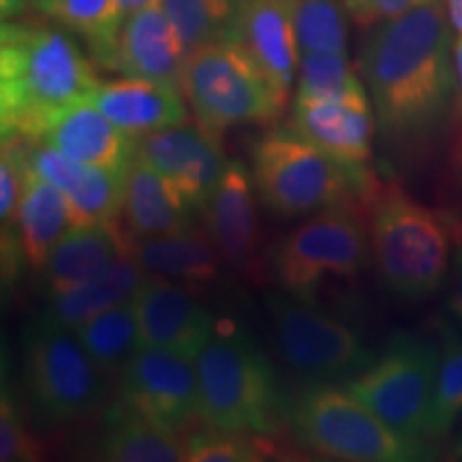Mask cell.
Listing matches in <instances>:
<instances>
[{
  "mask_svg": "<svg viewBox=\"0 0 462 462\" xmlns=\"http://www.w3.org/2000/svg\"><path fill=\"white\" fill-rule=\"evenodd\" d=\"M360 69L385 142L420 150L454 107L452 24L441 0L379 22L364 39Z\"/></svg>",
  "mask_w": 462,
  "mask_h": 462,
  "instance_id": "obj_1",
  "label": "cell"
},
{
  "mask_svg": "<svg viewBox=\"0 0 462 462\" xmlns=\"http://www.w3.org/2000/svg\"><path fill=\"white\" fill-rule=\"evenodd\" d=\"M97 84L90 60L69 32L5 20L0 37L3 140L42 142L54 116L88 99Z\"/></svg>",
  "mask_w": 462,
  "mask_h": 462,
  "instance_id": "obj_2",
  "label": "cell"
},
{
  "mask_svg": "<svg viewBox=\"0 0 462 462\" xmlns=\"http://www.w3.org/2000/svg\"><path fill=\"white\" fill-rule=\"evenodd\" d=\"M452 221L409 198L398 187L381 189L371 206V251L379 281L392 296H432L449 270Z\"/></svg>",
  "mask_w": 462,
  "mask_h": 462,
  "instance_id": "obj_3",
  "label": "cell"
},
{
  "mask_svg": "<svg viewBox=\"0 0 462 462\" xmlns=\"http://www.w3.org/2000/svg\"><path fill=\"white\" fill-rule=\"evenodd\" d=\"M199 420L210 429L268 435L281 426L282 394L265 356L242 330H217L198 360Z\"/></svg>",
  "mask_w": 462,
  "mask_h": 462,
  "instance_id": "obj_4",
  "label": "cell"
},
{
  "mask_svg": "<svg viewBox=\"0 0 462 462\" xmlns=\"http://www.w3.org/2000/svg\"><path fill=\"white\" fill-rule=\"evenodd\" d=\"M251 176L262 206L282 218L310 217L368 190L362 165L332 157L291 129L257 142Z\"/></svg>",
  "mask_w": 462,
  "mask_h": 462,
  "instance_id": "obj_5",
  "label": "cell"
},
{
  "mask_svg": "<svg viewBox=\"0 0 462 462\" xmlns=\"http://www.w3.org/2000/svg\"><path fill=\"white\" fill-rule=\"evenodd\" d=\"M180 90L198 123L215 135L240 125L270 123L282 109L270 79L238 37L189 51Z\"/></svg>",
  "mask_w": 462,
  "mask_h": 462,
  "instance_id": "obj_6",
  "label": "cell"
},
{
  "mask_svg": "<svg viewBox=\"0 0 462 462\" xmlns=\"http://www.w3.org/2000/svg\"><path fill=\"white\" fill-rule=\"evenodd\" d=\"M298 441L334 460L404 462L424 458L420 439L392 430L349 390L309 385L289 413Z\"/></svg>",
  "mask_w": 462,
  "mask_h": 462,
  "instance_id": "obj_7",
  "label": "cell"
},
{
  "mask_svg": "<svg viewBox=\"0 0 462 462\" xmlns=\"http://www.w3.org/2000/svg\"><path fill=\"white\" fill-rule=\"evenodd\" d=\"M24 377L31 401L48 421L97 413L107 398V373L92 360L73 328L37 317L24 330Z\"/></svg>",
  "mask_w": 462,
  "mask_h": 462,
  "instance_id": "obj_8",
  "label": "cell"
},
{
  "mask_svg": "<svg viewBox=\"0 0 462 462\" xmlns=\"http://www.w3.org/2000/svg\"><path fill=\"white\" fill-rule=\"evenodd\" d=\"M273 343L287 371L309 385L351 381L371 366L374 356L360 334L298 296L270 293Z\"/></svg>",
  "mask_w": 462,
  "mask_h": 462,
  "instance_id": "obj_9",
  "label": "cell"
},
{
  "mask_svg": "<svg viewBox=\"0 0 462 462\" xmlns=\"http://www.w3.org/2000/svg\"><path fill=\"white\" fill-rule=\"evenodd\" d=\"M439 351L415 334H396L385 354L346 381V390L407 439L429 435Z\"/></svg>",
  "mask_w": 462,
  "mask_h": 462,
  "instance_id": "obj_10",
  "label": "cell"
},
{
  "mask_svg": "<svg viewBox=\"0 0 462 462\" xmlns=\"http://www.w3.org/2000/svg\"><path fill=\"white\" fill-rule=\"evenodd\" d=\"M371 257V234L343 204L315 212L285 236L274 251V273L282 291L309 302L323 279H354Z\"/></svg>",
  "mask_w": 462,
  "mask_h": 462,
  "instance_id": "obj_11",
  "label": "cell"
},
{
  "mask_svg": "<svg viewBox=\"0 0 462 462\" xmlns=\"http://www.w3.org/2000/svg\"><path fill=\"white\" fill-rule=\"evenodd\" d=\"M118 392L131 411L178 435L199 418L195 360L176 351L142 345L120 368Z\"/></svg>",
  "mask_w": 462,
  "mask_h": 462,
  "instance_id": "obj_12",
  "label": "cell"
},
{
  "mask_svg": "<svg viewBox=\"0 0 462 462\" xmlns=\"http://www.w3.org/2000/svg\"><path fill=\"white\" fill-rule=\"evenodd\" d=\"M135 152L157 167L195 212L204 210L227 167L218 135L199 123H180L137 137Z\"/></svg>",
  "mask_w": 462,
  "mask_h": 462,
  "instance_id": "obj_13",
  "label": "cell"
},
{
  "mask_svg": "<svg viewBox=\"0 0 462 462\" xmlns=\"http://www.w3.org/2000/svg\"><path fill=\"white\" fill-rule=\"evenodd\" d=\"M257 199L255 184L246 167L240 161H227L215 193L201 210L206 234L223 263L246 276H255L262 270L263 234Z\"/></svg>",
  "mask_w": 462,
  "mask_h": 462,
  "instance_id": "obj_14",
  "label": "cell"
},
{
  "mask_svg": "<svg viewBox=\"0 0 462 462\" xmlns=\"http://www.w3.org/2000/svg\"><path fill=\"white\" fill-rule=\"evenodd\" d=\"M142 345L161 346L198 360L217 323L195 287L148 274L135 296Z\"/></svg>",
  "mask_w": 462,
  "mask_h": 462,
  "instance_id": "obj_15",
  "label": "cell"
},
{
  "mask_svg": "<svg viewBox=\"0 0 462 462\" xmlns=\"http://www.w3.org/2000/svg\"><path fill=\"white\" fill-rule=\"evenodd\" d=\"M374 109L364 86L323 99L293 101L291 131L345 163L364 165L373 154Z\"/></svg>",
  "mask_w": 462,
  "mask_h": 462,
  "instance_id": "obj_16",
  "label": "cell"
},
{
  "mask_svg": "<svg viewBox=\"0 0 462 462\" xmlns=\"http://www.w3.org/2000/svg\"><path fill=\"white\" fill-rule=\"evenodd\" d=\"M71 227L73 217L65 193L31 171L15 221L3 229L5 279L7 274L14 276L20 265L42 270L50 253Z\"/></svg>",
  "mask_w": 462,
  "mask_h": 462,
  "instance_id": "obj_17",
  "label": "cell"
},
{
  "mask_svg": "<svg viewBox=\"0 0 462 462\" xmlns=\"http://www.w3.org/2000/svg\"><path fill=\"white\" fill-rule=\"evenodd\" d=\"M187 48L163 5H150L125 20L118 39L116 71L180 90ZM182 92V90H180Z\"/></svg>",
  "mask_w": 462,
  "mask_h": 462,
  "instance_id": "obj_18",
  "label": "cell"
},
{
  "mask_svg": "<svg viewBox=\"0 0 462 462\" xmlns=\"http://www.w3.org/2000/svg\"><path fill=\"white\" fill-rule=\"evenodd\" d=\"M236 37L285 103L298 78V45L291 0H240Z\"/></svg>",
  "mask_w": 462,
  "mask_h": 462,
  "instance_id": "obj_19",
  "label": "cell"
},
{
  "mask_svg": "<svg viewBox=\"0 0 462 462\" xmlns=\"http://www.w3.org/2000/svg\"><path fill=\"white\" fill-rule=\"evenodd\" d=\"M42 142H48L73 161L106 170H126L135 152V140L88 99L58 112Z\"/></svg>",
  "mask_w": 462,
  "mask_h": 462,
  "instance_id": "obj_20",
  "label": "cell"
},
{
  "mask_svg": "<svg viewBox=\"0 0 462 462\" xmlns=\"http://www.w3.org/2000/svg\"><path fill=\"white\" fill-rule=\"evenodd\" d=\"M131 234L120 229L118 221L101 225H73L43 263L42 285L45 296H58L82 285L106 270L109 263L129 253Z\"/></svg>",
  "mask_w": 462,
  "mask_h": 462,
  "instance_id": "obj_21",
  "label": "cell"
},
{
  "mask_svg": "<svg viewBox=\"0 0 462 462\" xmlns=\"http://www.w3.org/2000/svg\"><path fill=\"white\" fill-rule=\"evenodd\" d=\"M123 215L131 236H165L195 227V210L142 154L133 152L125 178Z\"/></svg>",
  "mask_w": 462,
  "mask_h": 462,
  "instance_id": "obj_22",
  "label": "cell"
},
{
  "mask_svg": "<svg viewBox=\"0 0 462 462\" xmlns=\"http://www.w3.org/2000/svg\"><path fill=\"white\" fill-rule=\"evenodd\" d=\"M95 103L112 123L133 140L167 126L187 123V107L180 90L146 79L125 78L116 82H99L90 92Z\"/></svg>",
  "mask_w": 462,
  "mask_h": 462,
  "instance_id": "obj_23",
  "label": "cell"
},
{
  "mask_svg": "<svg viewBox=\"0 0 462 462\" xmlns=\"http://www.w3.org/2000/svg\"><path fill=\"white\" fill-rule=\"evenodd\" d=\"M129 253L148 274L198 287L217 281L223 259L206 229L190 227L165 236H131Z\"/></svg>",
  "mask_w": 462,
  "mask_h": 462,
  "instance_id": "obj_24",
  "label": "cell"
},
{
  "mask_svg": "<svg viewBox=\"0 0 462 462\" xmlns=\"http://www.w3.org/2000/svg\"><path fill=\"white\" fill-rule=\"evenodd\" d=\"M146 279V270L137 263V259L131 253H126L114 263H109L106 270H101L99 274L84 281L82 285L48 298L43 315L65 323L69 328H75L92 319V317L101 315L103 310L129 302L137 296Z\"/></svg>",
  "mask_w": 462,
  "mask_h": 462,
  "instance_id": "obj_25",
  "label": "cell"
},
{
  "mask_svg": "<svg viewBox=\"0 0 462 462\" xmlns=\"http://www.w3.org/2000/svg\"><path fill=\"white\" fill-rule=\"evenodd\" d=\"M99 452L103 460L112 462H178L187 460V439L118 401L107 413Z\"/></svg>",
  "mask_w": 462,
  "mask_h": 462,
  "instance_id": "obj_26",
  "label": "cell"
},
{
  "mask_svg": "<svg viewBox=\"0 0 462 462\" xmlns=\"http://www.w3.org/2000/svg\"><path fill=\"white\" fill-rule=\"evenodd\" d=\"M51 17L82 39L97 65L116 71L118 39L126 20L118 0H60Z\"/></svg>",
  "mask_w": 462,
  "mask_h": 462,
  "instance_id": "obj_27",
  "label": "cell"
},
{
  "mask_svg": "<svg viewBox=\"0 0 462 462\" xmlns=\"http://www.w3.org/2000/svg\"><path fill=\"white\" fill-rule=\"evenodd\" d=\"M92 360L103 373H120L126 360L142 346L140 321H137L135 298L129 302L103 310L101 315L73 328Z\"/></svg>",
  "mask_w": 462,
  "mask_h": 462,
  "instance_id": "obj_28",
  "label": "cell"
},
{
  "mask_svg": "<svg viewBox=\"0 0 462 462\" xmlns=\"http://www.w3.org/2000/svg\"><path fill=\"white\" fill-rule=\"evenodd\" d=\"M126 170L82 165L71 184L62 190L71 208L73 225L118 221L125 204Z\"/></svg>",
  "mask_w": 462,
  "mask_h": 462,
  "instance_id": "obj_29",
  "label": "cell"
},
{
  "mask_svg": "<svg viewBox=\"0 0 462 462\" xmlns=\"http://www.w3.org/2000/svg\"><path fill=\"white\" fill-rule=\"evenodd\" d=\"M189 51L236 37L240 0H161Z\"/></svg>",
  "mask_w": 462,
  "mask_h": 462,
  "instance_id": "obj_30",
  "label": "cell"
},
{
  "mask_svg": "<svg viewBox=\"0 0 462 462\" xmlns=\"http://www.w3.org/2000/svg\"><path fill=\"white\" fill-rule=\"evenodd\" d=\"M293 31L300 54H346L345 0H291Z\"/></svg>",
  "mask_w": 462,
  "mask_h": 462,
  "instance_id": "obj_31",
  "label": "cell"
},
{
  "mask_svg": "<svg viewBox=\"0 0 462 462\" xmlns=\"http://www.w3.org/2000/svg\"><path fill=\"white\" fill-rule=\"evenodd\" d=\"M462 413V334L443 326L439 351L435 398H432L429 435L441 437L452 430Z\"/></svg>",
  "mask_w": 462,
  "mask_h": 462,
  "instance_id": "obj_32",
  "label": "cell"
},
{
  "mask_svg": "<svg viewBox=\"0 0 462 462\" xmlns=\"http://www.w3.org/2000/svg\"><path fill=\"white\" fill-rule=\"evenodd\" d=\"M276 452L279 448L257 432L210 429L187 437L190 462H257L273 458Z\"/></svg>",
  "mask_w": 462,
  "mask_h": 462,
  "instance_id": "obj_33",
  "label": "cell"
},
{
  "mask_svg": "<svg viewBox=\"0 0 462 462\" xmlns=\"http://www.w3.org/2000/svg\"><path fill=\"white\" fill-rule=\"evenodd\" d=\"M362 86L346 54H300L298 95L302 99L337 97Z\"/></svg>",
  "mask_w": 462,
  "mask_h": 462,
  "instance_id": "obj_34",
  "label": "cell"
},
{
  "mask_svg": "<svg viewBox=\"0 0 462 462\" xmlns=\"http://www.w3.org/2000/svg\"><path fill=\"white\" fill-rule=\"evenodd\" d=\"M43 449L37 437L26 429L20 407L14 396L3 390L0 401V460L3 462H32L42 460Z\"/></svg>",
  "mask_w": 462,
  "mask_h": 462,
  "instance_id": "obj_35",
  "label": "cell"
},
{
  "mask_svg": "<svg viewBox=\"0 0 462 462\" xmlns=\"http://www.w3.org/2000/svg\"><path fill=\"white\" fill-rule=\"evenodd\" d=\"M426 0H345L349 17L362 28H373L379 22L407 14Z\"/></svg>",
  "mask_w": 462,
  "mask_h": 462,
  "instance_id": "obj_36",
  "label": "cell"
},
{
  "mask_svg": "<svg viewBox=\"0 0 462 462\" xmlns=\"http://www.w3.org/2000/svg\"><path fill=\"white\" fill-rule=\"evenodd\" d=\"M448 310L454 317V321H458L462 328V240H458V251H456L452 287H449L448 296Z\"/></svg>",
  "mask_w": 462,
  "mask_h": 462,
  "instance_id": "obj_37",
  "label": "cell"
},
{
  "mask_svg": "<svg viewBox=\"0 0 462 462\" xmlns=\"http://www.w3.org/2000/svg\"><path fill=\"white\" fill-rule=\"evenodd\" d=\"M58 3H60V0H3V17L5 20H7V17L11 20V17L20 15L22 11H26L28 7L42 11L45 15H51Z\"/></svg>",
  "mask_w": 462,
  "mask_h": 462,
  "instance_id": "obj_38",
  "label": "cell"
},
{
  "mask_svg": "<svg viewBox=\"0 0 462 462\" xmlns=\"http://www.w3.org/2000/svg\"><path fill=\"white\" fill-rule=\"evenodd\" d=\"M454 75H456V90H454V116L462 125V37L454 42Z\"/></svg>",
  "mask_w": 462,
  "mask_h": 462,
  "instance_id": "obj_39",
  "label": "cell"
},
{
  "mask_svg": "<svg viewBox=\"0 0 462 462\" xmlns=\"http://www.w3.org/2000/svg\"><path fill=\"white\" fill-rule=\"evenodd\" d=\"M449 24L462 37V0H446Z\"/></svg>",
  "mask_w": 462,
  "mask_h": 462,
  "instance_id": "obj_40",
  "label": "cell"
},
{
  "mask_svg": "<svg viewBox=\"0 0 462 462\" xmlns=\"http://www.w3.org/2000/svg\"><path fill=\"white\" fill-rule=\"evenodd\" d=\"M161 0H118V7H120V14L125 17H129L133 14H137V11L150 7V5H157Z\"/></svg>",
  "mask_w": 462,
  "mask_h": 462,
  "instance_id": "obj_41",
  "label": "cell"
},
{
  "mask_svg": "<svg viewBox=\"0 0 462 462\" xmlns=\"http://www.w3.org/2000/svg\"><path fill=\"white\" fill-rule=\"evenodd\" d=\"M454 454L458 456V458H462V424H460V430H458V435H456V443H454Z\"/></svg>",
  "mask_w": 462,
  "mask_h": 462,
  "instance_id": "obj_42",
  "label": "cell"
}]
</instances>
